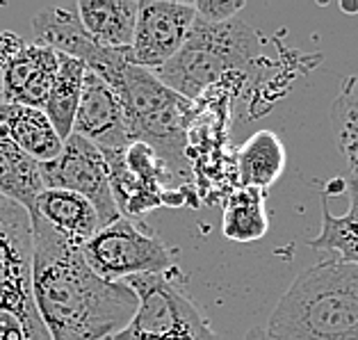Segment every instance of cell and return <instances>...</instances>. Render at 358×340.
Returning <instances> with one entry per match:
<instances>
[{"label":"cell","mask_w":358,"mask_h":340,"mask_svg":"<svg viewBox=\"0 0 358 340\" xmlns=\"http://www.w3.org/2000/svg\"><path fill=\"white\" fill-rule=\"evenodd\" d=\"M267 66L263 37L240 19L229 23H208L199 19L189 30L185 46L167 64L153 71L176 94L194 103L206 90L224 78L258 73Z\"/></svg>","instance_id":"cell-3"},{"label":"cell","mask_w":358,"mask_h":340,"mask_svg":"<svg viewBox=\"0 0 358 340\" xmlns=\"http://www.w3.org/2000/svg\"><path fill=\"white\" fill-rule=\"evenodd\" d=\"M269 229L265 213V192L256 187H238L224 199L222 231L229 240L253 242Z\"/></svg>","instance_id":"cell-20"},{"label":"cell","mask_w":358,"mask_h":340,"mask_svg":"<svg viewBox=\"0 0 358 340\" xmlns=\"http://www.w3.org/2000/svg\"><path fill=\"white\" fill-rule=\"evenodd\" d=\"M83 256L96 274L112 283L142 274H167L173 267L171 251L158 235L124 215L87 240Z\"/></svg>","instance_id":"cell-7"},{"label":"cell","mask_w":358,"mask_h":340,"mask_svg":"<svg viewBox=\"0 0 358 340\" xmlns=\"http://www.w3.org/2000/svg\"><path fill=\"white\" fill-rule=\"evenodd\" d=\"M331 126L352 178L358 180V76H349L340 85L331 106Z\"/></svg>","instance_id":"cell-21"},{"label":"cell","mask_w":358,"mask_h":340,"mask_svg":"<svg viewBox=\"0 0 358 340\" xmlns=\"http://www.w3.org/2000/svg\"><path fill=\"white\" fill-rule=\"evenodd\" d=\"M112 90L121 99L133 142H144L160 155L180 187L194 190L185 158L187 126L194 103L169 90L148 69L128 62Z\"/></svg>","instance_id":"cell-4"},{"label":"cell","mask_w":358,"mask_h":340,"mask_svg":"<svg viewBox=\"0 0 358 340\" xmlns=\"http://www.w3.org/2000/svg\"><path fill=\"white\" fill-rule=\"evenodd\" d=\"M244 340H276V338H272V336H269L265 329H260V327H253V329L249 331V334H247V338H244Z\"/></svg>","instance_id":"cell-24"},{"label":"cell","mask_w":358,"mask_h":340,"mask_svg":"<svg viewBox=\"0 0 358 340\" xmlns=\"http://www.w3.org/2000/svg\"><path fill=\"white\" fill-rule=\"evenodd\" d=\"M285 169L283 142L272 130H258L235 153L238 187L267 190L281 178Z\"/></svg>","instance_id":"cell-16"},{"label":"cell","mask_w":358,"mask_h":340,"mask_svg":"<svg viewBox=\"0 0 358 340\" xmlns=\"http://www.w3.org/2000/svg\"><path fill=\"white\" fill-rule=\"evenodd\" d=\"M32 32L34 43L83 62L87 71L103 78L110 87H115L124 66L130 62V48L117 50L99 46L87 34L76 7H48L37 12L32 19Z\"/></svg>","instance_id":"cell-9"},{"label":"cell","mask_w":358,"mask_h":340,"mask_svg":"<svg viewBox=\"0 0 358 340\" xmlns=\"http://www.w3.org/2000/svg\"><path fill=\"white\" fill-rule=\"evenodd\" d=\"M85 73L87 69L83 62H78L73 57L59 55L53 90H50L41 110L46 112V117L50 119V124H53V128L62 139H66L73 133V121H76L78 106H80Z\"/></svg>","instance_id":"cell-18"},{"label":"cell","mask_w":358,"mask_h":340,"mask_svg":"<svg viewBox=\"0 0 358 340\" xmlns=\"http://www.w3.org/2000/svg\"><path fill=\"white\" fill-rule=\"evenodd\" d=\"M126 283L137 295L139 309L112 340H217L210 322L167 274L130 276Z\"/></svg>","instance_id":"cell-6"},{"label":"cell","mask_w":358,"mask_h":340,"mask_svg":"<svg viewBox=\"0 0 358 340\" xmlns=\"http://www.w3.org/2000/svg\"><path fill=\"white\" fill-rule=\"evenodd\" d=\"M43 187L66 190L85 197L99 213L101 226L117 222L121 213L112 194L106 158L92 142L80 135H69L64 139L62 153L53 162L39 164Z\"/></svg>","instance_id":"cell-8"},{"label":"cell","mask_w":358,"mask_h":340,"mask_svg":"<svg viewBox=\"0 0 358 340\" xmlns=\"http://www.w3.org/2000/svg\"><path fill=\"white\" fill-rule=\"evenodd\" d=\"M0 128L23 153H28L39 164L53 162L62 153L64 139L50 124L46 112L39 108L14 106V103H0Z\"/></svg>","instance_id":"cell-14"},{"label":"cell","mask_w":358,"mask_h":340,"mask_svg":"<svg viewBox=\"0 0 358 340\" xmlns=\"http://www.w3.org/2000/svg\"><path fill=\"white\" fill-rule=\"evenodd\" d=\"M43 190L46 187H43L39 162L10 142V137H5L0 144V197L12 199L32 213L34 201Z\"/></svg>","instance_id":"cell-17"},{"label":"cell","mask_w":358,"mask_h":340,"mask_svg":"<svg viewBox=\"0 0 358 340\" xmlns=\"http://www.w3.org/2000/svg\"><path fill=\"white\" fill-rule=\"evenodd\" d=\"M192 5H194L199 19L215 25L233 21L238 12L244 10V0H201V3H192Z\"/></svg>","instance_id":"cell-22"},{"label":"cell","mask_w":358,"mask_h":340,"mask_svg":"<svg viewBox=\"0 0 358 340\" xmlns=\"http://www.w3.org/2000/svg\"><path fill=\"white\" fill-rule=\"evenodd\" d=\"M196 12L192 3L176 0H139L130 62L158 71L185 46Z\"/></svg>","instance_id":"cell-11"},{"label":"cell","mask_w":358,"mask_h":340,"mask_svg":"<svg viewBox=\"0 0 358 340\" xmlns=\"http://www.w3.org/2000/svg\"><path fill=\"white\" fill-rule=\"evenodd\" d=\"M340 10H343L345 14H358V3H340Z\"/></svg>","instance_id":"cell-25"},{"label":"cell","mask_w":358,"mask_h":340,"mask_svg":"<svg viewBox=\"0 0 358 340\" xmlns=\"http://www.w3.org/2000/svg\"><path fill=\"white\" fill-rule=\"evenodd\" d=\"M265 331L276 340H358V265L327 256L301 272Z\"/></svg>","instance_id":"cell-2"},{"label":"cell","mask_w":358,"mask_h":340,"mask_svg":"<svg viewBox=\"0 0 358 340\" xmlns=\"http://www.w3.org/2000/svg\"><path fill=\"white\" fill-rule=\"evenodd\" d=\"M73 133L92 142L101 153H119L133 144L121 99L103 78L92 71L85 73Z\"/></svg>","instance_id":"cell-12"},{"label":"cell","mask_w":358,"mask_h":340,"mask_svg":"<svg viewBox=\"0 0 358 340\" xmlns=\"http://www.w3.org/2000/svg\"><path fill=\"white\" fill-rule=\"evenodd\" d=\"M34 306L50 340H108L124 331L139 309L126 281L101 278L73 245L32 217Z\"/></svg>","instance_id":"cell-1"},{"label":"cell","mask_w":358,"mask_h":340,"mask_svg":"<svg viewBox=\"0 0 358 340\" xmlns=\"http://www.w3.org/2000/svg\"><path fill=\"white\" fill-rule=\"evenodd\" d=\"M0 340H25V331L19 318L0 311Z\"/></svg>","instance_id":"cell-23"},{"label":"cell","mask_w":358,"mask_h":340,"mask_svg":"<svg viewBox=\"0 0 358 340\" xmlns=\"http://www.w3.org/2000/svg\"><path fill=\"white\" fill-rule=\"evenodd\" d=\"M59 55L41 43L0 30V90L5 103L43 108L57 76Z\"/></svg>","instance_id":"cell-10"},{"label":"cell","mask_w":358,"mask_h":340,"mask_svg":"<svg viewBox=\"0 0 358 340\" xmlns=\"http://www.w3.org/2000/svg\"><path fill=\"white\" fill-rule=\"evenodd\" d=\"M78 14L87 34L106 48L126 50L133 43L137 23V0H80Z\"/></svg>","instance_id":"cell-15"},{"label":"cell","mask_w":358,"mask_h":340,"mask_svg":"<svg viewBox=\"0 0 358 340\" xmlns=\"http://www.w3.org/2000/svg\"><path fill=\"white\" fill-rule=\"evenodd\" d=\"M30 217H39L55 233L78 247H83L87 240H92L103 229L94 206L85 197L66 190L46 187L34 201Z\"/></svg>","instance_id":"cell-13"},{"label":"cell","mask_w":358,"mask_h":340,"mask_svg":"<svg viewBox=\"0 0 358 340\" xmlns=\"http://www.w3.org/2000/svg\"><path fill=\"white\" fill-rule=\"evenodd\" d=\"M7 135H5V130L3 128H0V144H3V139H5Z\"/></svg>","instance_id":"cell-26"},{"label":"cell","mask_w":358,"mask_h":340,"mask_svg":"<svg viewBox=\"0 0 358 340\" xmlns=\"http://www.w3.org/2000/svg\"><path fill=\"white\" fill-rule=\"evenodd\" d=\"M32 217L12 199L0 197V311L19 318L25 340H50L32 295Z\"/></svg>","instance_id":"cell-5"},{"label":"cell","mask_w":358,"mask_h":340,"mask_svg":"<svg viewBox=\"0 0 358 340\" xmlns=\"http://www.w3.org/2000/svg\"><path fill=\"white\" fill-rule=\"evenodd\" d=\"M108 340H112V338H108Z\"/></svg>","instance_id":"cell-27"},{"label":"cell","mask_w":358,"mask_h":340,"mask_svg":"<svg viewBox=\"0 0 358 340\" xmlns=\"http://www.w3.org/2000/svg\"><path fill=\"white\" fill-rule=\"evenodd\" d=\"M349 211L345 215H334L324 204L322 211V231L310 242L313 249L327 256H338L347 263L358 265V180L349 178Z\"/></svg>","instance_id":"cell-19"}]
</instances>
